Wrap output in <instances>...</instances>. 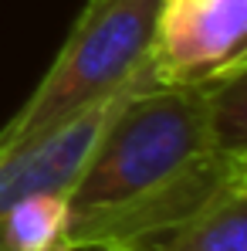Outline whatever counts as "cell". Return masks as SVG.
I'll list each match as a JSON object with an SVG mask.
<instances>
[{
	"instance_id": "obj_4",
	"label": "cell",
	"mask_w": 247,
	"mask_h": 251,
	"mask_svg": "<svg viewBox=\"0 0 247 251\" xmlns=\"http://www.w3.org/2000/svg\"><path fill=\"white\" fill-rule=\"evenodd\" d=\"M129 88L82 109L78 116L38 136L34 143L14 153H3L0 156V214L34 194H68Z\"/></svg>"
},
{
	"instance_id": "obj_3",
	"label": "cell",
	"mask_w": 247,
	"mask_h": 251,
	"mask_svg": "<svg viewBox=\"0 0 247 251\" xmlns=\"http://www.w3.org/2000/svg\"><path fill=\"white\" fill-rule=\"evenodd\" d=\"M247 68V0H159L149 82L206 85Z\"/></svg>"
},
{
	"instance_id": "obj_1",
	"label": "cell",
	"mask_w": 247,
	"mask_h": 251,
	"mask_svg": "<svg viewBox=\"0 0 247 251\" xmlns=\"http://www.w3.org/2000/svg\"><path fill=\"white\" fill-rule=\"evenodd\" d=\"M237 176H247V153L213 143L206 85H163L142 72L68 190V251L142 245Z\"/></svg>"
},
{
	"instance_id": "obj_2",
	"label": "cell",
	"mask_w": 247,
	"mask_h": 251,
	"mask_svg": "<svg viewBox=\"0 0 247 251\" xmlns=\"http://www.w3.org/2000/svg\"><path fill=\"white\" fill-rule=\"evenodd\" d=\"M159 0H88L54 65L0 129V156L58 129L146 72Z\"/></svg>"
},
{
	"instance_id": "obj_7",
	"label": "cell",
	"mask_w": 247,
	"mask_h": 251,
	"mask_svg": "<svg viewBox=\"0 0 247 251\" xmlns=\"http://www.w3.org/2000/svg\"><path fill=\"white\" fill-rule=\"evenodd\" d=\"M71 251H139L132 245H88V248H71Z\"/></svg>"
},
{
	"instance_id": "obj_5",
	"label": "cell",
	"mask_w": 247,
	"mask_h": 251,
	"mask_svg": "<svg viewBox=\"0 0 247 251\" xmlns=\"http://www.w3.org/2000/svg\"><path fill=\"white\" fill-rule=\"evenodd\" d=\"M139 251H247V176L230 180L200 210L163 234L132 245Z\"/></svg>"
},
{
	"instance_id": "obj_6",
	"label": "cell",
	"mask_w": 247,
	"mask_h": 251,
	"mask_svg": "<svg viewBox=\"0 0 247 251\" xmlns=\"http://www.w3.org/2000/svg\"><path fill=\"white\" fill-rule=\"evenodd\" d=\"M0 251H68V194H34L7 207Z\"/></svg>"
}]
</instances>
